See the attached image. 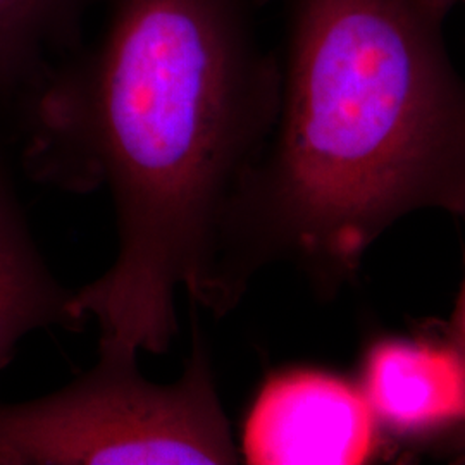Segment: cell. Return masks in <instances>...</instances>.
Segmentation results:
<instances>
[{
	"mask_svg": "<svg viewBox=\"0 0 465 465\" xmlns=\"http://www.w3.org/2000/svg\"><path fill=\"white\" fill-rule=\"evenodd\" d=\"M367 401L393 431L426 432L465 420V364L451 347L381 341L364 369Z\"/></svg>",
	"mask_w": 465,
	"mask_h": 465,
	"instance_id": "obj_5",
	"label": "cell"
},
{
	"mask_svg": "<svg viewBox=\"0 0 465 465\" xmlns=\"http://www.w3.org/2000/svg\"><path fill=\"white\" fill-rule=\"evenodd\" d=\"M451 324H453V331H451L453 349L460 353L465 364V282L460 299L457 302V309H455Z\"/></svg>",
	"mask_w": 465,
	"mask_h": 465,
	"instance_id": "obj_8",
	"label": "cell"
},
{
	"mask_svg": "<svg viewBox=\"0 0 465 465\" xmlns=\"http://www.w3.org/2000/svg\"><path fill=\"white\" fill-rule=\"evenodd\" d=\"M436 2L443 4L445 7H449L450 11H453L457 7H464L465 9V0H436Z\"/></svg>",
	"mask_w": 465,
	"mask_h": 465,
	"instance_id": "obj_9",
	"label": "cell"
},
{
	"mask_svg": "<svg viewBox=\"0 0 465 465\" xmlns=\"http://www.w3.org/2000/svg\"><path fill=\"white\" fill-rule=\"evenodd\" d=\"M276 0H92L71 49L11 107L36 183L105 188L116 259L73 292L99 349L166 353L176 302L207 297L232 202L272 132Z\"/></svg>",
	"mask_w": 465,
	"mask_h": 465,
	"instance_id": "obj_1",
	"label": "cell"
},
{
	"mask_svg": "<svg viewBox=\"0 0 465 465\" xmlns=\"http://www.w3.org/2000/svg\"><path fill=\"white\" fill-rule=\"evenodd\" d=\"M238 459L199 332L176 381H149L138 355L99 350V362L64 388L0 405V465H219Z\"/></svg>",
	"mask_w": 465,
	"mask_h": 465,
	"instance_id": "obj_3",
	"label": "cell"
},
{
	"mask_svg": "<svg viewBox=\"0 0 465 465\" xmlns=\"http://www.w3.org/2000/svg\"><path fill=\"white\" fill-rule=\"evenodd\" d=\"M73 290L50 272L17 197L11 153L0 132V371L23 338L52 326L82 330L71 314Z\"/></svg>",
	"mask_w": 465,
	"mask_h": 465,
	"instance_id": "obj_6",
	"label": "cell"
},
{
	"mask_svg": "<svg viewBox=\"0 0 465 465\" xmlns=\"http://www.w3.org/2000/svg\"><path fill=\"white\" fill-rule=\"evenodd\" d=\"M92 0H0V107L11 109L71 49Z\"/></svg>",
	"mask_w": 465,
	"mask_h": 465,
	"instance_id": "obj_7",
	"label": "cell"
},
{
	"mask_svg": "<svg viewBox=\"0 0 465 465\" xmlns=\"http://www.w3.org/2000/svg\"><path fill=\"white\" fill-rule=\"evenodd\" d=\"M376 416L362 388L314 369L267 380L243 426L240 459L253 465L364 464Z\"/></svg>",
	"mask_w": 465,
	"mask_h": 465,
	"instance_id": "obj_4",
	"label": "cell"
},
{
	"mask_svg": "<svg viewBox=\"0 0 465 465\" xmlns=\"http://www.w3.org/2000/svg\"><path fill=\"white\" fill-rule=\"evenodd\" d=\"M272 132L226 219L205 311L293 261L322 282L411 213H465V78L436 0H278Z\"/></svg>",
	"mask_w": 465,
	"mask_h": 465,
	"instance_id": "obj_2",
	"label": "cell"
}]
</instances>
